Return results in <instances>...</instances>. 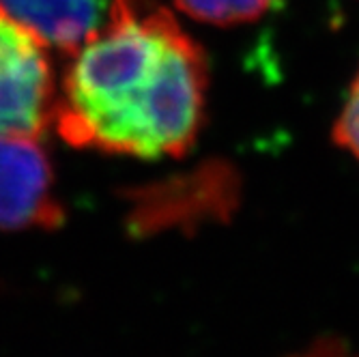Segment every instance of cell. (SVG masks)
I'll list each match as a JSON object with an SVG mask.
<instances>
[{
	"label": "cell",
	"mask_w": 359,
	"mask_h": 357,
	"mask_svg": "<svg viewBox=\"0 0 359 357\" xmlns=\"http://www.w3.org/2000/svg\"><path fill=\"white\" fill-rule=\"evenodd\" d=\"M189 18L213 26L248 24L265 15L273 0H172Z\"/></svg>",
	"instance_id": "6"
},
{
	"label": "cell",
	"mask_w": 359,
	"mask_h": 357,
	"mask_svg": "<svg viewBox=\"0 0 359 357\" xmlns=\"http://www.w3.org/2000/svg\"><path fill=\"white\" fill-rule=\"evenodd\" d=\"M110 0H0L15 22L48 48L72 54L106 20Z\"/></svg>",
	"instance_id": "5"
},
{
	"label": "cell",
	"mask_w": 359,
	"mask_h": 357,
	"mask_svg": "<svg viewBox=\"0 0 359 357\" xmlns=\"http://www.w3.org/2000/svg\"><path fill=\"white\" fill-rule=\"evenodd\" d=\"M52 123L78 149L181 157L198 138L209 65L157 0H110L104 24L69 54Z\"/></svg>",
	"instance_id": "1"
},
{
	"label": "cell",
	"mask_w": 359,
	"mask_h": 357,
	"mask_svg": "<svg viewBox=\"0 0 359 357\" xmlns=\"http://www.w3.org/2000/svg\"><path fill=\"white\" fill-rule=\"evenodd\" d=\"M334 140L359 159V72L348 88L346 102L334 125Z\"/></svg>",
	"instance_id": "7"
},
{
	"label": "cell",
	"mask_w": 359,
	"mask_h": 357,
	"mask_svg": "<svg viewBox=\"0 0 359 357\" xmlns=\"http://www.w3.org/2000/svg\"><path fill=\"white\" fill-rule=\"evenodd\" d=\"M56 90L48 46L0 9V136L39 138L52 123Z\"/></svg>",
	"instance_id": "3"
},
{
	"label": "cell",
	"mask_w": 359,
	"mask_h": 357,
	"mask_svg": "<svg viewBox=\"0 0 359 357\" xmlns=\"http://www.w3.org/2000/svg\"><path fill=\"white\" fill-rule=\"evenodd\" d=\"M65 211L46 149L35 136H0V231L56 229Z\"/></svg>",
	"instance_id": "4"
},
{
	"label": "cell",
	"mask_w": 359,
	"mask_h": 357,
	"mask_svg": "<svg viewBox=\"0 0 359 357\" xmlns=\"http://www.w3.org/2000/svg\"><path fill=\"white\" fill-rule=\"evenodd\" d=\"M129 201L127 229L136 237H149L170 229L196 231L203 224L226 222L241 203V177L235 166L219 159L205 161L147 187L125 191Z\"/></svg>",
	"instance_id": "2"
}]
</instances>
